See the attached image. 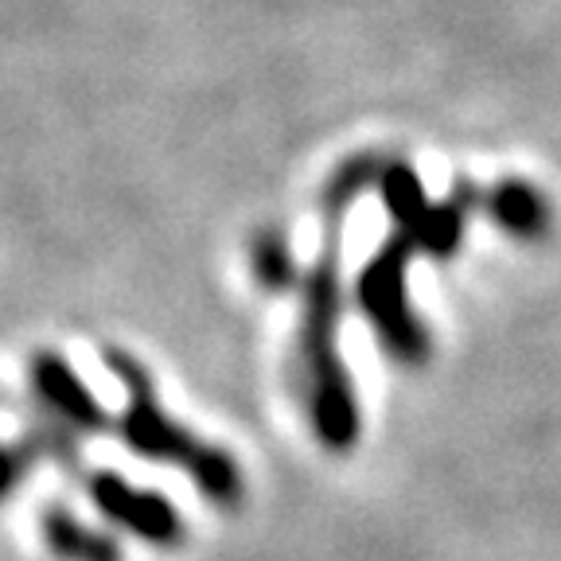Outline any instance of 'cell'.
Returning a JSON list of instances; mask_svg holds the SVG:
<instances>
[{
    "label": "cell",
    "mask_w": 561,
    "mask_h": 561,
    "mask_svg": "<svg viewBox=\"0 0 561 561\" xmlns=\"http://www.w3.org/2000/svg\"><path fill=\"white\" fill-rule=\"evenodd\" d=\"M410 245L413 234L405 230L402 238L386 245V254L375 257V265L367 270L363 277V300H367L370 316H375V324L382 328L386 343L402 355V359H417L421 351H425V332L410 320L405 312V300H402V262L410 257Z\"/></svg>",
    "instance_id": "6da1fadb"
},
{
    "label": "cell",
    "mask_w": 561,
    "mask_h": 561,
    "mask_svg": "<svg viewBox=\"0 0 561 561\" xmlns=\"http://www.w3.org/2000/svg\"><path fill=\"white\" fill-rule=\"evenodd\" d=\"M90 491H94L98 507L110 518L129 526L133 535L149 538V542H160V546L180 538V518H175V511L168 507L160 495L133 491L129 483L117 480V476H98V480L90 483Z\"/></svg>",
    "instance_id": "7a4b0ae2"
},
{
    "label": "cell",
    "mask_w": 561,
    "mask_h": 561,
    "mask_svg": "<svg viewBox=\"0 0 561 561\" xmlns=\"http://www.w3.org/2000/svg\"><path fill=\"white\" fill-rule=\"evenodd\" d=\"M35 382H39V390H44L47 402H51L59 413H67L70 421H79V425H102V413L94 410L90 394L82 390L79 378L70 375L67 363L44 355V359L35 363Z\"/></svg>",
    "instance_id": "3957f363"
},
{
    "label": "cell",
    "mask_w": 561,
    "mask_h": 561,
    "mask_svg": "<svg viewBox=\"0 0 561 561\" xmlns=\"http://www.w3.org/2000/svg\"><path fill=\"white\" fill-rule=\"evenodd\" d=\"M491 210H495V222L511 230V234L535 238L546 230L550 222V210H546V199L526 184H503L491 199Z\"/></svg>",
    "instance_id": "277c9868"
},
{
    "label": "cell",
    "mask_w": 561,
    "mask_h": 561,
    "mask_svg": "<svg viewBox=\"0 0 561 561\" xmlns=\"http://www.w3.org/2000/svg\"><path fill=\"white\" fill-rule=\"evenodd\" d=\"M47 538H51L59 553H70V558H79V561H114V546L98 542V538L87 535L75 518L59 515V511L47 515Z\"/></svg>",
    "instance_id": "5b68a950"
},
{
    "label": "cell",
    "mask_w": 561,
    "mask_h": 561,
    "mask_svg": "<svg viewBox=\"0 0 561 561\" xmlns=\"http://www.w3.org/2000/svg\"><path fill=\"white\" fill-rule=\"evenodd\" d=\"M382 192H386V203H390V210L398 215L402 227H417V222L425 219V195H421L417 175H413L410 168H390V172H386Z\"/></svg>",
    "instance_id": "8992f818"
},
{
    "label": "cell",
    "mask_w": 561,
    "mask_h": 561,
    "mask_svg": "<svg viewBox=\"0 0 561 561\" xmlns=\"http://www.w3.org/2000/svg\"><path fill=\"white\" fill-rule=\"evenodd\" d=\"M257 277H262L270 289L289 285L293 265H289V254H285V242H277V238L262 242V250H257Z\"/></svg>",
    "instance_id": "52a82bcc"
},
{
    "label": "cell",
    "mask_w": 561,
    "mask_h": 561,
    "mask_svg": "<svg viewBox=\"0 0 561 561\" xmlns=\"http://www.w3.org/2000/svg\"><path fill=\"white\" fill-rule=\"evenodd\" d=\"M9 483H12V460H9V453L0 448V495L9 491Z\"/></svg>",
    "instance_id": "ba28073f"
}]
</instances>
